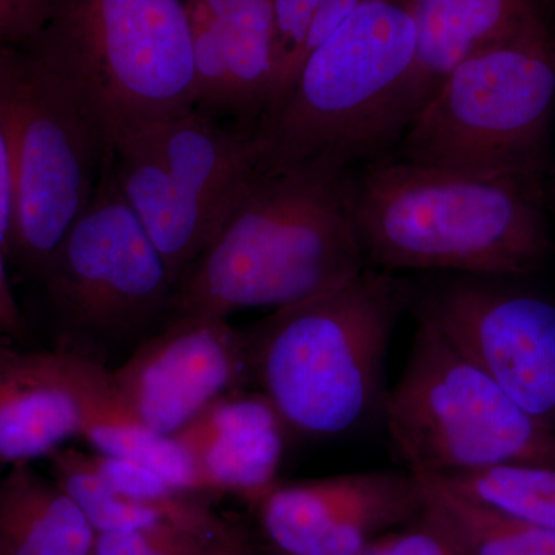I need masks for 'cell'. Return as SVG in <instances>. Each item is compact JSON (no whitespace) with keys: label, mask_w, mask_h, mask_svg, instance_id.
Returning <instances> with one entry per match:
<instances>
[{"label":"cell","mask_w":555,"mask_h":555,"mask_svg":"<svg viewBox=\"0 0 555 555\" xmlns=\"http://www.w3.org/2000/svg\"><path fill=\"white\" fill-rule=\"evenodd\" d=\"M390 444L414 476L451 477L513 463L555 465L540 425L433 324L416 320L401 377L383 401Z\"/></svg>","instance_id":"8"},{"label":"cell","mask_w":555,"mask_h":555,"mask_svg":"<svg viewBox=\"0 0 555 555\" xmlns=\"http://www.w3.org/2000/svg\"><path fill=\"white\" fill-rule=\"evenodd\" d=\"M288 429L259 390L221 398L175 436L189 452L210 496L257 505L278 483Z\"/></svg>","instance_id":"14"},{"label":"cell","mask_w":555,"mask_h":555,"mask_svg":"<svg viewBox=\"0 0 555 555\" xmlns=\"http://www.w3.org/2000/svg\"><path fill=\"white\" fill-rule=\"evenodd\" d=\"M409 301L404 281L367 268L247 328L254 383L288 433L345 436L383 408L387 349Z\"/></svg>","instance_id":"3"},{"label":"cell","mask_w":555,"mask_h":555,"mask_svg":"<svg viewBox=\"0 0 555 555\" xmlns=\"http://www.w3.org/2000/svg\"><path fill=\"white\" fill-rule=\"evenodd\" d=\"M225 521L217 529L160 521L129 531L101 532L94 537L90 555H199L224 528Z\"/></svg>","instance_id":"23"},{"label":"cell","mask_w":555,"mask_h":555,"mask_svg":"<svg viewBox=\"0 0 555 555\" xmlns=\"http://www.w3.org/2000/svg\"><path fill=\"white\" fill-rule=\"evenodd\" d=\"M434 478L500 513L555 532V465L513 463Z\"/></svg>","instance_id":"20"},{"label":"cell","mask_w":555,"mask_h":555,"mask_svg":"<svg viewBox=\"0 0 555 555\" xmlns=\"http://www.w3.org/2000/svg\"><path fill=\"white\" fill-rule=\"evenodd\" d=\"M16 219V188L13 160L5 131L0 126V250L10 258Z\"/></svg>","instance_id":"26"},{"label":"cell","mask_w":555,"mask_h":555,"mask_svg":"<svg viewBox=\"0 0 555 555\" xmlns=\"http://www.w3.org/2000/svg\"><path fill=\"white\" fill-rule=\"evenodd\" d=\"M422 486V516L466 555H555V532L459 494L434 477Z\"/></svg>","instance_id":"18"},{"label":"cell","mask_w":555,"mask_h":555,"mask_svg":"<svg viewBox=\"0 0 555 555\" xmlns=\"http://www.w3.org/2000/svg\"><path fill=\"white\" fill-rule=\"evenodd\" d=\"M416 31L409 0H363L255 127L262 167L374 163L406 130Z\"/></svg>","instance_id":"4"},{"label":"cell","mask_w":555,"mask_h":555,"mask_svg":"<svg viewBox=\"0 0 555 555\" xmlns=\"http://www.w3.org/2000/svg\"><path fill=\"white\" fill-rule=\"evenodd\" d=\"M251 383L246 331L214 317L170 318L112 371L119 408L170 437Z\"/></svg>","instance_id":"11"},{"label":"cell","mask_w":555,"mask_h":555,"mask_svg":"<svg viewBox=\"0 0 555 555\" xmlns=\"http://www.w3.org/2000/svg\"><path fill=\"white\" fill-rule=\"evenodd\" d=\"M53 0H0V46L38 38L50 20Z\"/></svg>","instance_id":"25"},{"label":"cell","mask_w":555,"mask_h":555,"mask_svg":"<svg viewBox=\"0 0 555 555\" xmlns=\"http://www.w3.org/2000/svg\"><path fill=\"white\" fill-rule=\"evenodd\" d=\"M47 462L50 463L51 478L78 505L96 534L170 521L153 507L120 494L98 470L93 456L87 452L65 447L53 452Z\"/></svg>","instance_id":"22"},{"label":"cell","mask_w":555,"mask_h":555,"mask_svg":"<svg viewBox=\"0 0 555 555\" xmlns=\"http://www.w3.org/2000/svg\"><path fill=\"white\" fill-rule=\"evenodd\" d=\"M221 40L238 124L255 129L268 107L275 65L273 0H198Z\"/></svg>","instance_id":"17"},{"label":"cell","mask_w":555,"mask_h":555,"mask_svg":"<svg viewBox=\"0 0 555 555\" xmlns=\"http://www.w3.org/2000/svg\"><path fill=\"white\" fill-rule=\"evenodd\" d=\"M363 555H466L441 529L420 514L411 524L386 532Z\"/></svg>","instance_id":"24"},{"label":"cell","mask_w":555,"mask_h":555,"mask_svg":"<svg viewBox=\"0 0 555 555\" xmlns=\"http://www.w3.org/2000/svg\"><path fill=\"white\" fill-rule=\"evenodd\" d=\"M505 281L444 275L411 287L409 309L555 433V305Z\"/></svg>","instance_id":"10"},{"label":"cell","mask_w":555,"mask_h":555,"mask_svg":"<svg viewBox=\"0 0 555 555\" xmlns=\"http://www.w3.org/2000/svg\"><path fill=\"white\" fill-rule=\"evenodd\" d=\"M555 208V207H554Z\"/></svg>","instance_id":"30"},{"label":"cell","mask_w":555,"mask_h":555,"mask_svg":"<svg viewBox=\"0 0 555 555\" xmlns=\"http://www.w3.org/2000/svg\"><path fill=\"white\" fill-rule=\"evenodd\" d=\"M369 269L520 278L554 248L546 177L474 175L378 159L352 175Z\"/></svg>","instance_id":"1"},{"label":"cell","mask_w":555,"mask_h":555,"mask_svg":"<svg viewBox=\"0 0 555 555\" xmlns=\"http://www.w3.org/2000/svg\"><path fill=\"white\" fill-rule=\"evenodd\" d=\"M409 2L416 31L414 75L408 96L409 122L460 62L545 16L540 0Z\"/></svg>","instance_id":"15"},{"label":"cell","mask_w":555,"mask_h":555,"mask_svg":"<svg viewBox=\"0 0 555 555\" xmlns=\"http://www.w3.org/2000/svg\"><path fill=\"white\" fill-rule=\"evenodd\" d=\"M107 138L195 108L185 0H53L31 40Z\"/></svg>","instance_id":"5"},{"label":"cell","mask_w":555,"mask_h":555,"mask_svg":"<svg viewBox=\"0 0 555 555\" xmlns=\"http://www.w3.org/2000/svg\"><path fill=\"white\" fill-rule=\"evenodd\" d=\"M39 281L60 320L62 345L93 360L109 347L141 345L170 320L177 288L118 188L112 156Z\"/></svg>","instance_id":"9"},{"label":"cell","mask_w":555,"mask_h":555,"mask_svg":"<svg viewBox=\"0 0 555 555\" xmlns=\"http://www.w3.org/2000/svg\"><path fill=\"white\" fill-rule=\"evenodd\" d=\"M352 175L324 160L259 171L179 284L171 318L283 308L361 275Z\"/></svg>","instance_id":"2"},{"label":"cell","mask_w":555,"mask_h":555,"mask_svg":"<svg viewBox=\"0 0 555 555\" xmlns=\"http://www.w3.org/2000/svg\"><path fill=\"white\" fill-rule=\"evenodd\" d=\"M94 537L78 505L33 465L0 478V555H90Z\"/></svg>","instance_id":"16"},{"label":"cell","mask_w":555,"mask_h":555,"mask_svg":"<svg viewBox=\"0 0 555 555\" xmlns=\"http://www.w3.org/2000/svg\"><path fill=\"white\" fill-rule=\"evenodd\" d=\"M254 507L280 553L363 555L378 537L420 517L423 494L409 470H363L278 481Z\"/></svg>","instance_id":"12"},{"label":"cell","mask_w":555,"mask_h":555,"mask_svg":"<svg viewBox=\"0 0 555 555\" xmlns=\"http://www.w3.org/2000/svg\"><path fill=\"white\" fill-rule=\"evenodd\" d=\"M254 535L243 521L228 518L224 528L199 555H257Z\"/></svg>","instance_id":"28"},{"label":"cell","mask_w":555,"mask_h":555,"mask_svg":"<svg viewBox=\"0 0 555 555\" xmlns=\"http://www.w3.org/2000/svg\"><path fill=\"white\" fill-rule=\"evenodd\" d=\"M112 371L73 350L0 345V465H33L115 403Z\"/></svg>","instance_id":"13"},{"label":"cell","mask_w":555,"mask_h":555,"mask_svg":"<svg viewBox=\"0 0 555 555\" xmlns=\"http://www.w3.org/2000/svg\"><path fill=\"white\" fill-rule=\"evenodd\" d=\"M264 555H286V554L280 553V551L273 550V547H269V550L266 551Z\"/></svg>","instance_id":"29"},{"label":"cell","mask_w":555,"mask_h":555,"mask_svg":"<svg viewBox=\"0 0 555 555\" xmlns=\"http://www.w3.org/2000/svg\"><path fill=\"white\" fill-rule=\"evenodd\" d=\"M7 255L0 250V332L17 341L28 338L27 321L11 287Z\"/></svg>","instance_id":"27"},{"label":"cell","mask_w":555,"mask_h":555,"mask_svg":"<svg viewBox=\"0 0 555 555\" xmlns=\"http://www.w3.org/2000/svg\"><path fill=\"white\" fill-rule=\"evenodd\" d=\"M555 33L546 17L470 54L401 137V158L474 175L546 177Z\"/></svg>","instance_id":"6"},{"label":"cell","mask_w":555,"mask_h":555,"mask_svg":"<svg viewBox=\"0 0 555 555\" xmlns=\"http://www.w3.org/2000/svg\"><path fill=\"white\" fill-rule=\"evenodd\" d=\"M361 2L363 0H273L275 65L264 115L283 100L310 54L345 24Z\"/></svg>","instance_id":"21"},{"label":"cell","mask_w":555,"mask_h":555,"mask_svg":"<svg viewBox=\"0 0 555 555\" xmlns=\"http://www.w3.org/2000/svg\"><path fill=\"white\" fill-rule=\"evenodd\" d=\"M80 438L90 444L94 454L137 463L184 491L211 499L195 463L178 438L164 436L142 425L116 401L91 420Z\"/></svg>","instance_id":"19"},{"label":"cell","mask_w":555,"mask_h":555,"mask_svg":"<svg viewBox=\"0 0 555 555\" xmlns=\"http://www.w3.org/2000/svg\"><path fill=\"white\" fill-rule=\"evenodd\" d=\"M0 126L16 188L10 259L39 280L93 199L112 147L31 42L0 46Z\"/></svg>","instance_id":"7"}]
</instances>
